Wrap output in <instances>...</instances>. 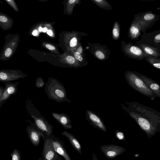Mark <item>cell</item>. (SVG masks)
I'll return each mask as SVG.
<instances>
[{"label": "cell", "instance_id": "1", "mask_svg": "<svg viewBox=\"0 0 160 160\" xmlns=\"http://www.w3.org/2000/svg\"><path fill=\"white\" fill-rule=\"evenodd\" d=\"M120 104L148 136L160 130V112L136 101H125Z\"/></svg>", "mask_w": 160, "mask_h": 160}, {"label": "cell", "instance_id": "2", "mask_svg": "<svg viewBox=\"0 0 160 160\" xmlns=\"http://www.w3.org/2000/svg\"><path fill=\"white\" fill-rule=\"evenodd\" d=\"M44 90L48 98L58 102H71L67 98L66 92L63 84L53 78H49L45 83Z\"/></svg>", "mask_w": 160, "mask_h": 160}, {"label": "cell", "instance_id": "3", "mask_svg": "<svg viewBox=\"0 0 160 160\" xmlns=\"http://www.w3.org/2000/svg\"><path fill=\"white\" fill-rule=\"evenodd\" d=\"M126 80L128 84L140 93L153 100L156 96L144 82L134 72L127 71L125 73Z\"/></svg>", "mask_w": 160, "mask_h": 160}, {"label": "cell", "instance_id": "4", "mask_svg": "<svg viewBox=\"0 0 160 160\" xmlns=\"http://www.w3.org/2000/svg\"><path fill=\"white\" fill-rule=\"evenodd\" d=\"M34 121V125L38 130L42 134L43 141L47 138L49 137L52 134L53 127L43 116L42 117L30 115Z\"/></svg>", "mask_w": 160, "mask_h": 160}, {"label": "cell", "instance_id": "5", "mask_svg": "<svg viewBox=\"0 0 160 160\" xmlns=\"http://www.w3.org/2000/svg\"><path fill=\"white\" fill-rule=\"evenodd\" d=\"M100 149L105 157L109 159L116 158L126 150L124 147L113 144L101 146Z\"/></svg>", "mask_w": 160, "mask_h": 160}, {"label": "cell", "instance_id": "6", "mask_svg": "<svg viewBox=\"0 0 160 160\" xmlns=\"http://www.w3.org/2000/svg\"><path fill=\"white\" fill-rule=\"evenodd\" d=\"M42 155L43 160H56L59 156L53 148L50 136L44 141Z\"/></svg>", "mask_w": 160, "mask_h": 160}, {"label": "cell", "instance_id": "7", "mask_svg": "<svg viewBox=\"0 0 160 160\" xmlns=\"http://www.w3.org/2000/svg\"><path fill=\"white\" fill-rule=\"evenodd\" d=\"M86 116L87 120L94 128L104 132L107 131L106 127L103 121L95 113L87 110Z\"/></svg>", "mask_w": 160, "mask_h": 160}, {"label": "cell", "instance_id": "8", "mask_svg": "<svg viewBox=\"0 0 160 160\" xmlns=\"http://www.w3.org/2000/svg\"><path fill=\"white\" fill-rule=\"evenodd\" d=\"M50 138L56 152L63 158L65 160H72L66 150L63 142L55 136L54 134L50 136Z\"/></svg>", "mask_w": 160, "mask_h": 160}, {"label": "cell", "instance_id": "9", "mask_svg": "<svg viewBox=\"0 0 160 160\" xmlns=\"http://www.w3.org/2000/svg\"><path fill=\"white\" fill-rule=\"evenodd\" d=\"M27 75L15 71H2L0 72V81L1 82H10L19 79L24 78Z\"/></svg>", "mask_w": 160, "mask_h": 160}, {"label": "cell", "instance_id": "10", "mask_svg": "<svg viewBox=\"0 0 160 160\" xmlns=\"http://www.w3.org/2000/svg\"><path fill=\"white\" fill-rule=\"evenodd\" d=\"M30 124L31 126H27V133L32 144L35 146H38L40 144L42 134L36 128L34 123L32 124L30 122Z\"/></svg>", "mask_w": 160, "mask_h": 160}, {"label": "cell", "instance_id": "11", "mask_svg": "<svg viewBox=\"0 0 160 160\" xmlns=\"http://www.w3.org/2000/svg\"><path fill=\"white\" fill-rule=\"evenodd\" d=\"M134 72L138 76L152 91L156 97L160 98V85L148 77L136 72Z\"/></svg>", "mask_w": 160, "mask_h": 160}, {"label": "cell", "instance_id": "12", "mask_svg": "<svg viewBox=\"0 0 160 160\" xmlns=\"http://www.w3.org/2000/svg\"><path fill=\"white\" fill-rule=\"evenodd\" d=\"M52 115L53 118L65 129H68L72 128L70 118L66 114L52 112Z\"/></svg>", "mask_w": 160, "mask_h": 160}, {"label": "cell", "instance_id": "13", "mask_svg": "<svg viewBox=\"0 0 160 160\" xmlns=\"http://www.w3.org/2000/svg\"><path fill=\"white\" fill-rule=\"evenodd\" d=\"M62 134L67 138L70 142L75 150L79 154H82V146L78 139L73 134L65 131L61 133Z\"/></svg>", "mask_w": 160, "mask_h": 160}, {"label": "cell", "instance_id": "14", "mask_svg": "<svg viewBox=\"0 0 160 160\" xmlns=\"http://www.w3.org/2000/svg\"><path fill=\"white\" fill-rule=\"evenodd\" d=\"M126 50L128 54L135 58L140 59L148 56L140 48L135 46L128 45Z\"/></svg>", "mask_w": 160, "mask_h": 160}, {"label": "cell", "instance_id": "15", "mask_svg": "<svg viewBox=\"0 0 160 160\" xmlns=\"http://www.w3.org/2000/svg\"><path fill=\"white\" fill-rule=\"evenodd\" d=\"M25 106L26 110L29 114L33 115L36 117H42L40 111L36 107L30 98L28 97L26 100Z\"/></svg>", "mask_w": 160, "mask_h": 160}, {"label": "cell", "instance_id": "16", "mask_svg": "<svg viewBox=\"0 0 160 160\" xmlns=\"http://www.w3.org/2000/svg\"><path fill=\"white\" fill-rule=\"evenodd\" d=\"M139 46L147 55L155 57H157L160 55L157 49L156 48L143 44H141Z\"/></svg>", "mask_w": 160, "mask_h": 160}, {"label": "cell", "instance_id": "17", "mask_svg": "<svg viewBox=\"0 0 160 160\" xmlns=\"http://www.w3.org/2000/svg\"><path fill=\"white\" fill-rule=\"evenodd\" d=\"M142 30L141 26L136 20L132 24L130 28V34L133 39L138 37L140 34Z\"/></svg>", "mask_w": 160, "mask_h": 160}, {"label": "cell", "instance_id": "18", "mask_svg": "<svg viewBox=\"0 0 160 160\" xmlns=\"http://www.w3.org/2000/svg\"><path fill=\"white\" fill-rule=\"evenodd\" d=\"M4 83L5 85V88L8 94L11 96L16 94L18 90V82H7Z\"/></svg>", "mask_w": 160, "mask_h": 160}, {"label": "cell", "instance_id": "19", "mask_svg": "<svg viewBox=\"0 0 160 160\" xmlns=\"http://www.w3.org/2000/svg\"><path fill=\"white\" fill-rule=\"evenodd\" d=\"M138 17L147 26L151 22L155 19L156 15L153 13L148 12Z\"/></svg>", "mask_w": 160, "mask_h": 160}, {"label": "cell", "instance_id": "20", "mask_svg": "<svg viewBox=\"0 0 160 160\" xmlns=\"http://www.w3.org/2000/svg\"><path fill=\"white\" fill-rule=\"evenodd\" d=\"M11 96L8 94L5 88L2 86L0 87V108L3 104Z\"/></svg>", "mask_w": 160, "mask_h": 160}, {"label": "cell", "instance_id": "21", "mask_svg": "<svg viewBox=\"0 0 160 160\" xmlns=\"http://www.w3.org/2000/svg\"><path fill=\"white\" fill-rule=\"evenodd\" d=\"M148 62L152 66L160 70V60L154 57H148L147 59Z\"/></svg>", "mask_w": 160, "mask_h": 160}, {"label": "cell", "instance_id": "22", "mask_svg": "<svg viewBox=\"0 0 160 160\" xmlns=\"http://www.w3.org/2000/svg\"><path fill=\"white\" fill-rule=\"evenodd\" d=\"M12 160H21L20 152L16 149H14L11 154Z\"/></svg>", "mask_w": 160, "mask_h": 160}, {"label": "cell", "instance_id": "23", "mask_svg": "<svg viewBox=\"0 0 160 160\" xmlns=\"http://www.w3.org/2000/svg\"><path fill=\"white\" fill-rule=\"evenodd\" d=\"M35 86L38 88H41L45 86V83L43 79L41 77L36 78Z\"/></svg>", "mask_w": 160, "mask_h": 160}, {"label": "cell", "instance_id": "24", "mask_svg": "<svg viewBox=\"0 0 160 160\" xmlns=\"http://www.w3.org/2000/svg\"><path fill=\"white\" fill-rule=\"evenodd\" d=\"M115 137L119 140L123 141L125 139V136L123 133L118 130L115 131Z\"/></svg>", "mask_w": 160, "mask_h": 160}, {"label": "cell", "instance_id": "25", "mask_svg": "<svg viewBox=\"0 0 160 160\" xmlns=\"http://www.w3.org/2000/svg\"><path fill=\"white\" fill-rule=\"evenodd\" d=\"M67 62L70 64L73 65L75 63V59L73 57L71 56H68L66 58Z\"/></svg>", "mask_w": 160, "mask_h": 160}, {"label": "cell", "instance_id": "26", "mask_svg": "<svg viewBox=\"0 0 160 160\" xmlns=\"http://www.w3.org/2000/svg\"><path fill=\"white\" fill-rule=\"evenodd\" d=\"M97 57L100 59H102L105 58L104 54L100 51H98L95 53Z\"/></svg>", "mask_w": 160, "mask_h": 160}, {"label": "cell", "instance_id": "27", "mask_svg": "<svg viewBox=\"0 0 160 160\" xmlns=\"http://www.w3.org/2000/svg\"><path fill=\"white\" fill-rule=\"evenodd\" d=\"M77 40L75 37L73 38L70 42V45L71 47H75L77 44Z\"/></svg>", "mask_w": 160, "mask_h": 160}, {"label": "cell", "instance_id": "28", "mask_svg": "<svg viewBox=\"0 0 160 160\" xmlns=\"http://www.w3.org/2000/svg\"><path fill=\"white\" fill-rule=\"evenodd\" d=\"M74 56L75 58L77 60H78L79 61H81V62L82 61V60H83L82 58L81 55L78 52H75L74 53Z\"/></svg>", "mask_w": 160, "mask_h": 160}, {"label": "cell", "instance_id": "29", "mask_svg": "<svg viewBox=\"0 0 160 160\" xmlns=\"http://www.w3.org/2000/svg\"><path fill=\"white\" fill-rule=\"evenodd\" d=\"M112 34L113 36L116 38H118L119 36V31L116 28H113L112 30Z\"/></svg>", "mask_w": 160, "mask_h": 160}, {"label": "cell", "instance_id": "30", "mask_svg": "<svg viewBox=\"0 0 160 160\" xmlns=\"http://www.w3.org/2000/svg\"><path fill=\"white\" fill-rule=\"evenodd\" d=\"M12 53V50L9 48H7L5 52V55L6 57H9Z\"/></svg>", "mask_w": 160, "mask_h": 160}, {"label": "cell", "instance_id": "31", "mask_svg": "<svg viewBox=\"0 0 160 160\" xmlns=\"http://www.w3.org/2000/svg\"><path fill=\"white\" fill-rule=\"evenodd\" d=\"M154 42L155 43L160 42V33L156 35L154 38Z\"/></svg>", "mask_w": 160, "mask_h": 160}, {"label": "cell", "instance_id": "32", "mask_svg": "<svg viewBox=\"0 0 160 160\" xmlns=\"http://www.w3.org/2000/svg\"><path fill=\"white\" fill-rule=\"evenodd\" d=\"M46 47L48 49L51 50H53L55 49V47L53 46L50 44H46Z\"/></svg>", "mask_w": 160, "mask_h": 160}, {"label": "cell", "instance_id": "33", "mask_svg": "<svg viewBox=\"0 0 160 160\" xmlns=\"http://www.w3.org/2000/svg\"><path fill=\"white\" fill-rule=\"evenodd\" d=\"M8 21V19L5 17L1 16L0 17V21L2 22H6Z\"/></svg>", "mask_w": 160, "mask_h": 160}, {"label": "cell", "instance_id": "34", "mask_svg": "<svg viewBox=\"0 0 160 160\" xmlns=\"http://www.w3.org/2000/svg\"><path fill=\"white\" fill-rule=\"evenodd\" d=\"M92 160H98L97 157L94 153L92 154Z\"/></svg>", "mask_w": 160, "mask_h": 160}, {"label": "cell", "instance_id": "35", "mask_svg": "<svg viewBox=\"0 0 160 160\" xmlns=\"http://www.w3.org/2000/svg\"><path fill=\"white\" fill-rule=\"evenodd\" d=\"M47 33L49 36H52L53 34L52 31L50 29H48L47 32Z\"/></svg>", "mask_w": 160, "mask_h": 160}, {"label": "cell", "instance_id": "36", "mask_svg": "<svg viewBox=\"0 0 160 160\" xmlns=\"http://www.w3.org/2000/svg\"><path fill=\"white\" fill-rule=\"evenodd\" d=\"M32 34L34 36H36L38 34V32L37 30H34L32 32Z\"/></svg>", "mask_w": 160, "mask_h": 160}, {"label": "cell", "instance_id": "37", "mask_svg": "<svg viewBox=\"0 0 160 160\" xmlns=\"http://www.w3.org/2000/svg\"><path fill=\"white\" fill-rule=\"evenodd\" d=\"M76 1L75 0H69L68 2L70 4H72L75 2Z\"/></svg>", "mask_w": 160, "mask_h": 160}, {"label": "cell", "instance_id": "38", "mask_svg": "<svg viewBox=\"0 0 160 160\" xmlns=\"http://www.w3.org/2000/svg\"><path fill=\"white\" fill-rule=\"evenodd\" d=\"M48 29L46 27H45V28H43V29H42V32H46L47 31H48Z\"/></svg>", "mask_w": 160, "mask_h": 160}, {"label": "cell", "instance_id": "39", "mask_svg": "<svg viewBox=\"0 0 160 160\" xmlns=\"http://www.w3.org/2000/svg\"><path fill=\"white\" fill-rule=\"evenodd\" d=\"M42 29H43V28L41 27H39V29H38L39 31L40 32H41L42 31Z\"/></svg>", "mask_w": 160, "mask_h": 160}, {"label": "cell", "instance_id": "40", "mask_svg": "<svg viewBox=\"0 0 160 160\" xmlns=\"http://www.w3.org/2000/svg\"><path fill=\"white\" fill-rule=\"evenodd\" d=\"M56 160H62V158L60 157L59 156L58 157Z\"/></svg>", "mask_w": 160, "mask_h": 160}, {"label": "cell", "instance_id": "41", "mask_svg": "<svg viewBox=\"0 0 160 160\" xmlns=\"http://www.w3.org/2000/svg\"><path fill=\"white\" fill-rule=\"evenodd\" d=\"M38 160H43V158L42 157H40L38 159Z\"/></svg>", "mask_w": 160, "mask_h": 160}]
</instances>
